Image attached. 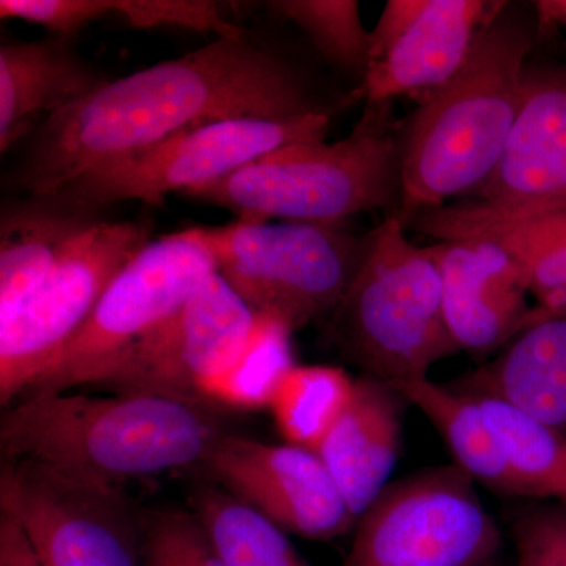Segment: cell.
I'll list each match as a JSON object with an SVG mask.
<instances>
[{
    "mask_svg": "<svg viewBox=\"0 0 566 566\" xmlns=\"http://www.w3.org/2000/svg\"><path fill=\"white\" fill-rule=\"evenodd\" d=\"M196 230L244 303L293 333L337 311L368 244L338 223L238 219Z\"/></svg>",
    "mask_w": 566,
    "mask_h": 566,
    "instance_id": "obj_6",
    "label": "cell"
},
{
    "mask_svg": "<svg viewBox=\"0 0 566 566\" xmlns=\"http://www.w3.org/2000/svg\"><path fill=\"white\" fill-rule=\"evenodd\" d=\"M539 25L566 31V0H542L535 3Z\"/></svg>",
    "mask_w": 566,
    "mask_h": 566,
    "instance_id": "obj_35",
    "label": "cell"
},
{
    "mask_svg": "<svg viewBox=\"0 0 566 566\" xmlns=\"http://www.w3.org/2000/svg\"><path fill=\"white\" fill-rule=\"evenodd\" d=\"M327 129L326 112L293 120L234 118L208 123L98 164L46 196L96 212L125 200L163 207L167 193H186L210 185L286 145L324 140Z\"/></svg>",
    "mask_w": 566,
    "mask_h": 566,
    "instance_id": "obj_7",
    "label": "cell"
},
{
    "mask_svg": "<svg viewBox=\"0 0 566 566\" xmlns=\"http://www.w3.org/2000/svg\"><path fill=\"white\" fill-rule=\"evenodd\" d=\"M452 387L501 398L566 434V319L528 327Z\"/></svg>",
    "mask_w": 566,
    "mask_h": 566,
    "instance_id": "obj_20",
    "label": "cell"
},
{
    "mask_svg": "<svg viewBox=\"0 0 566 566\" xmlns=\"http://www.w3.org/2000/svg\"><path fill=\"white\" fill-rule=\"evenodd\" d=\"M333 315L346 354L365 375L395 387L428 378L433 365L461 352L446 322L438 264L394 216L368 233Z\"/></svg>",
    "mask_w": 566,
    "mask_h": 566,
    "instance_id": "obj_5",
    "label": "cell"
},
{
    "mask_svg": "<svg viewBox=\"0 0 566 566\" xmlns=\"http://www.w3.org/2000/svg\"><path fill=\"white\" fill-rule=\"evenodd\" d=\"M408 405L397 387L364 375L354 382L352 403L316 450L356 520L389 485Z\"/></svg>",
    "mask_w": 566,
    "mask_h": 566,
    "instance_id": "obj_17",
    "label": "cell"
},
{
    "mask_svg": "<svg viewBox=\"0 0 566 566\" xmlns=\"http://www.w3.org/2000/svg\"><path fill=\"white\" fill-rule=\"evenodd\" d=\"M111 14H117L136 29L172 28L211 32L223 39L245 31L227 20L219 2L211 0H107Z\"/></svg>",
    "mask_w": 566,
    "mask_h": 566,
    "instance_id": "obj_28",
    "label": "cell"
},
{
    "mask_svg": "<svg viewBox=\"0 0 566 566\" xmlns=\"http://www.w3.org/2000/svg\"><path fill=\"white\" fill-rule=\"evenodd\" d=\"M0 566H43L20 524L0 512Z\"/></svg>",
    "mask_w": 566,
    "mask_h": 566,
    "instance_id": "obj_33",
    "label": "cell"
},
{
    "mask_svg": "<svg viewBox=\"0 0 566 566\" xmlns=\"http://www.w3.org/2000/svg\"><path fill=\"white\" fill-rule=\"evenodd\" d=\"M474 196L417 216L409 227L452 241L488 223L566 211V69L526 71L515 128Z\"/></svg>",
    "mask_w": 566,
    "mask_h": 566,
    "instance_id": "obj_12",
    "label": "cell"
},
{
    "mask_svg": "<svg viewBox=\"0 0 566 566\" xmlns=\"http://www.w3.org/2000/svg\"><path fill=\"white\" fill-rule=\"evenodd\" d=\"M516 566H566V551L539 510L521 517L513 528Z\"/></svg>",
    "mask_w": 566,
    "mask_h": 566,
    "instance_id": "obj_31",
    "label": "cell"
},
{
    "mask_svg": "<svg viewBox=\"0 0 566 566\" xmlns=\"http://www.w3.org/2000/svg\"><path fill=\"white\" fill-rule=\"evenodd\" d=\"M268 9L292 21L327 62L365 77L370 66V31L356 0H275Z\"/></svg>",
    "mask_w": 566,
    "mask_h": 566,
    "instance_id": "obj_26",
    "label": "cell"
},
{
    "mask_svg": "<svg viewBox=\"0 0 566 566\" xmlns=\"http://www.w3.org/2000/svg\"><path fill=\"white\" fill-rule=\"evenodd\" d=\"M99 221L98 212L70 207L50 196H25L2 205L0 324L17 315L82 234Z\"/></svg>",
    "mask_w": 566,
    "mask_h": 566,
    "instance_id": "obj_19",
    "label": "cell"
},
{
    "mask_svg": "<svg viewBox=\"0 0 566 566\" xmlns=\"http://www.w3.org/2000/svg\"><path fill=\"white\" fill-rule=\"evenodd\" d=\"M324 112L292 63L251 39L212 40L199 50L107 82L41 122L6 185L46 196L98 164L208 123L293 120Z\"/></svg>",
    "mask_w": 566,
    "mask_h": 566,
    "instance_id": "obj_1",
    "label": "cell"
},
{
    "mask_svg": "<svg viewBox=\"0 0 566 566\" xmlns=\"http://www.w3.org/2000/svg\"><path fill=\"white\" fill-rule=\"evenodd\" d=\"M354 382L338 367L294 365L270 405L286 444L316 452L352 403Z\"/></svg>",
    "mask_w": 566,
    "mask_h": 566,
    "instance_id": "obj_25",
    "label": "cell"
},
{
    "mask_svg": "<svg viewBox=\"0 0 566 566\" xmlns=\"http://www.w3.org/2000/svg\"><path fill=\"white\" fill-rule=\"evenodd\" d=\"M475 397L528 497L556 499L566 505V434L501 398Z\"/></svg>",
    "mask_w": 566,
    "mask_h": 566,
    "instance_id": "obj_24",
    "label": "cell"
},
{
    "mask_svg": "<svg viewBox=\"0 0 566 566\" xmlns=\"http://www.w3.org/2000/svg\"><path fill=\"white\" fill-rule=\"evenodd\" d=\"M292 334L281 319L256 314L243 352L223 374L202 387V401L237 411L270 409L283 378L296 365Z\"/></svg>",
    "mask_w": 566,
    "mask_h": 566,
    "instance_id": "obj_23",
    "label": "cell"
},
{
    "mask_svg": "<svg viewBox=\"0 0 566 566\" xmlns=\"http://www.w3.org/2000/svg\"><path fill=\"white\" fill-rule=\"evenodd\" d=\"M502 535L457 464L389 483L359 516L344 566H488Z\"/></svg>",
    "mask_w": 566,
    "mask_h": 566,
    "instance_id": "obj_9",
    "label": "cell"
},
{
    "mask_svg": "<svg viewBox=\"0 0 566 566\" xmlns=\"http://www.w3.org/2000/svg\"><path fill=\"white\" fill-rule=\"evenodd\" d=\"M397 389L430 420L449 447L453 464L475 483L494 493L528 497L526 486L510 465L504 447L475 395L428 378L406 382Z\"/></svg>",
    "mask_w": 566,
    "mask_h": 566,
    "instance_id": "obj_21",
    "label": "cell"
},
{
    "mask_svg": "<svg viewBox=\"0 0 566 566\" xmlns=\"http://www.w3.org/2000/svg\"><path fill=\"white\" fill-rule=\"evenodd\" d=\"M390 104L367 103L345 139L286 145L185 196L253 222L338 223L397 208L400 158Z\"/></svg>",
    "mask_w": 566,
    "mask_h": 566,
    "instance_id": "obj_4",
    "label": "cell"
},
{
    "mask_svg": "<svg viewBox=\"0 0 566 566\" xmlns=\"http://www.w3.org/2000/svg\"><path fill=\"white\" fill-rule=\"evenodd\" d=\"M144 566H227L193 513L144 515Z\"/></svg>",
    "mask_w": 566,
    "mask_h": 566,
    "instance_id": "obj_27",
    "label": "cell"
},
{
    "mask_svg": "<svg viewBox=\"0 0 566 566\" xmlns=\"http://www.w3.org/2000/svg\"><path fill=\"white\" fill-rule=\"evenodd\" d=\"M191 505L227 566H312L286 532L223 488H197Z\"/></svg>",
    "mask_w": 566,
    "mask_h": 566,
    "instance_id": "obj_22",
    "label": "cell"
},
{
    "mask_svg": "<svg viewBox=\"0 0 566 566\" xmlns=\"http://www.w3.org/2000/svg\"><path fill=\"white\" fill-rule=\"evenodd\" d=\"M539 512L545 517L547 527L551 528V532L566 551V505L558 504L557 506H549V509H542Z\"/></svg>",
    "mask_w": 566,
    "mask_h": 566,
    "instance_id": "obj_36",
    "label": "cell"
},
{
    "mask_svg": "<svg viewBox=\"0 0 566 566\" xmlns=\"http://www.w3.org/2000/svg\"><path fill=\"white\" fill-rule=\"evenodd\" d=\"M532 48L531 24L505 3L455 76L406 120L398 133L400 200L394 214L405 229L490 180L523 104Z\"/></svg>",
    "mask_w": 566,
    "mask_h": 566,
    "instance_id": "obj_2",
    "label": "cell"
},
{
    "mask_svg": "<svg viewBox=\"0 0 566 566\" xmlns=\"http://www.w3.org/2000/svg\"><path fill=\"white\" fill-rule=\"evenodd\" d=\"M471 237L490 238L515 255L547 249L566 252V211L488 223L461 238Z\"/></svg>",
    "mask_w": 566,
    "mask_h": 566,
    "instance_id": "obj_30",
    "label": "cell"
},
{
    "mask_svg": "<svg viewBox=\"0 0 566 566\" xmlns=\"http://www.w3.org/2000/svg\"><path fill=\"white\" fill-rule=\"evenodd\" d=\"M505 3L428 0L403 35L365 74L367 103H392L403 95L423 102L455 76L480 31Z\"/></svg>",
    "mask_w": 566,
    "mask_h": 566,
    "instance_id": "obj_16",
    "label": "cell"
},
{
    "mask_svg": "<svg viewBox=\"0 0 566 566\" xmlns=\"http://www.w3.org/2000/svg\"><path fill=\"white\" fill-rule=\"evenodd\" d=\"M147 221L103 219L82 234L17 315L0 324V403H17L73 342L109 283L150 243Z\"/></svg>",
    "mask_w": 566,
    "mask_h": 566,
    "instance_id": "obj_10",
    "label": "cell"
},
{
    "mask_svg": "<svg viewBox=\"0 0 566 566\" xmlns=\"http://www.w3.org/2000/svg\"><path fill=\"white\" fill-rule=\"evenodd\" d=\"M427 251L438 264L446 322L461 352L488 354L521 334L531 290L515 253L485 237L436 241Z\"/></svg>",
    "mask_w": 566,
    "mask_h": 566,
    "instance_id": "obj_15",
    "label": "cell"
},
{
    "mask_svg": "<svg viewBox=\"0 0 566 566\" xmlns=\"http://www.w3.org/2000/svg\"><path fill=\"white\" fill-rule=\"evenodd\" d=\"M214 406L167 395L55 394L25 398L0 420L3 461H39L93 485L202 464L226 434Z\"/></svg>",
    "mask_w": 566,
    "mask_h": 566,
    "instance_id": "obj_3",
    "label": "cell"
},
{
    "mask_svg": "<svg viewBox=\"0 0 566 566\" xmlns=\"http://www.w3.org/2000/svg\"><path fill=\"white\" fill-rule=\"evenodd\" d=\"M109 80L82 59L70 39L0 46V151L31 137L46 118L99 91Z\"/></svg>",
    "mask_w": 566,
    "mask_h": 566,
    "instance_id": "obj_18",
    "label": "cell"
},
{
    "mask_svg": "<svg viewBox=\"0 0 566 566\" xmlns=\"http://www.w3.org/2000/svg\"><path fill=\"white\" fill-rule=\"evenodd\" d=\"M0 512L20 524L43 566H144V515L123 490L6 460Z\"/></svg>",
    "mask_w": 566,
    "mask_h": 566,
    "instance_id": "obj_11",
    "label": "cell"
},
{
    "mask_svg": "<svg viewBox=\"0 0 566 566\" xmlns=\"http://www.w3.org/2000/svg\"><path fill=\"white\" fill-rule=\"evenodd\" d=\"M107 0H2L0 18L39 24L71 39L91 22L109 17Z\"/></svg>",
    "mask_w": 566,
    "mask_h": 566,
    "instance_id": "obj_29",
    "label": "cell"
},
{
    "mask_svg": "<svg viewBox=\"0 0 566 566\" xmlns=\"http://www.w3.org/2000/svg\"><path fill=\"white\" fill-rule=\"evenodd\" d=\"M256 314L212 274L158 329L123 354L91 387L202 401V387L243 352ZM205 403V401H203Z\"/></svg>",
    "mask_w": 566,
    "mask_h": 566,
    "instance_id": "obj_13",
    "label": "cell"
},
{
    "mask_svg": "<svg viewBox=\"0 0 566 566\" xmlns=\"http://www.w3.org/2000/svg\"><path fill=\"white\" fill-rule=\"evenodd\" d=\"M216 273L196 227L150 241L115 275L80 334L18 401L92 386Z\"/></svg>",
    "mask_w": 566,
    "mask_h": 566,
    "instance_id": "obj_8",
    "label": "cell"
},
{
    "mask_svg": "<svg viewBox=\"0 0 566 566\" xmlns=\"http://www.w3.org/2000/svg\"><path fill=\"white\" fill-rule=\"evenodd\" d=\"M428 0H389L382 9L378 24L370 32V65L389 51L395 41L416 21ZM370 69V66H368Z\"/></svg>",
    "mask_w": 566,
    "mask_h": 566,
    "instance_id": "obj_32",
    "label": "cell"
},
{
    "mask_svg": "<svg viewBox=\"0 0 566 566\" xmlns=\"http://www.w3.org/2000/svg\"><path fill=\"white\" fill-rule=\"evenodd\" d=\"M554 319H566V289L553 294L545 303L532 307L526 319H524L521 333L535 326V324L554 322Z\"/></svg>",
    "mask_w": 566,
    "mask_h": 566,
    "instance_id": "obj_34",
    "label": "cell"
},
{
    "mask_svg": "<svg viewBox=\"0 0 566 566\" xmlns=\"http://www.w3.org/2000/svg\"><path fill=\"white\" fill-rule=\"evenodd\" d=\"M202 464L223 490L286 534L329 542L356 527V516L314 450L226 433Z\"/></svg>",
    "mask_w": 566,
    "mask_h": 566,
    "instance_id": "obj_14",
    "label": "cell"
}]
</instances>
